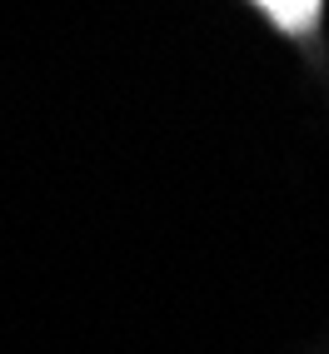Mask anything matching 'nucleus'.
<instances>
[{
  "mask_svg": "<svg viewBox=\"0 0 329 354\" xmlns=\"http://www.w3.org/2000/svg\"><path fill=\"white\" fill-rule=\"evenodd\" d=\"M250 6L290 40H310L324 20V0H250Z\"/></svg>",
  "mask_w": 329,
  "mask_h": 354,
  "instance_id": "f257e3e1",
  "label": "nucleus"
}]
</instances>
